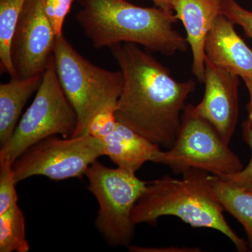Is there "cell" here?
Instances as JSON below:
<instances>
[{
    "label": "cell",
    "mask_w": 252,
    "mask_h": 252,
    "mask_svg": "<svg viewBox=\"0 0 252 252\" xmlns=\"http://www.w3.org/2000/svg\"><path fill=\"white\" fill-rule=\"evenodd\" d=\"M110 50L124 76L116 107L118 122L160 147L171 148L195 81L176 80L137 44L122 43Z\"/></svg>",
    "instance_id": "cell-1"
},
{
    "label": "cell",
    "mask_w": 252,
    "mask_h": 252,
    "mask_svg": "<svg viewBox=\"0 0 252 252\" xmlns=\"http://www.w3.org/2000/svg\"><path fill=\"white\" fill-rule=\"evenodd\" d=\"M75 18L96 49L132 43L171 56L187 51V38L175 28L174 11L142 7L126 0H75Z\"/></svg>",
    "instance_id": "cell-2"
},
{
    "label": "cell",
    "mask_w": 252,
    "mask_h": 252,
    "mask_svg": "<svg viewBox=\"0 0 252 252\" xmlns=\"http://www.w3.org/2000/svg\"><path fill=\"white\" fill-rule=\"evenodd\" d=\"M208 172L190 169L183 178L169 175L147 182L132 209L133 224L155 225L160 217L173 216L193 228H211L229 239L238 252H248V242L239 237L225 220Z\"/></svg>",
    "instance_id": "cell-3"
},
{
    "label": "cell",
    "mask_w": 252,
    "mask_h": 252,
    "mask_svg": "<svg viewBox=\"0 0 252 252\" xmlns=\"http://www.w3.org/2000/svg\"><path fill=\"white\" fill-rule=\"evenodd\" d=\"M53 57L61 86L77 114L73 137L85 135L96 114L117 103L124 76L121 70H109L86 59L64 34L56 37Z\"/></svg>",
    "instance_id": "cell-4"
},
{
    "label": "cell",
    "mask_w": 252,
    "mask_h": 252,
    "mask_svg": "<svg viewBox=\"0 0 252 252\" xmlns=\"http://www.w3.org/2000/svg\"><path fill=\"white\" fill-rule=\"evenodd\" d=\"M85 176L89 190L98 203L94 224L99 234L111 246H130L135 235L132 209L147 182L135 173L111 168L97 160L87 169Z\"/></svg>",
    "instance_id": "cell-5"
},
{
    "label": "cell",
    "mask_w": 252,
    "mask_h": 252,
    "mask_svg": "<svg viewBox=\"0 0 252 252\" xmlns=\"http://www.w3.org/2000/svg\"><path fill=\"white\" fill-rule=\"evenodd\" d=\"M77 124V113L61 86L52 56L31 105L20 119L8 143L0 149V154L14 163L39 141L58 135L73 137Z\"/></svg>",
    "instance_id": "cell-6"
},
{
    "label": "cell",
    "mask_w": 252,
    "mask_h": 252,
    "mask_svg": "<svg viewBox=\"0 0 252 252\" xmlns=\"http://www.w3.org/2000/svg\"><path fill=\"white\" fill-rule=\"evenodd\" d=\"M158 163L176 174L198 169L216 176L231 175L243 165L220 133L207 121L187 105L178 135L171 148L162 151Z\"/></svg>",
    "instance_id": "cell-7"
},
{
    "label": "cell",
    "mask_w": 252,
    "mask_h": 252,
    "mask_svg": "<svg viewBox=\"0 0 252 252\" xmlns=\"http://www.w3.org/2000/svg\"><path fill=\"white\" fill-rule=\"evenodd\" d=\"M102 156V142L90 134L63 139L51 136L28 148L15 160L13 169L17 183L34 176L52 180L82 178Z\"/></svg>",
    "instance_id": "cell-8"
},
{
    "label": "cell",
    "mask_w": 252,
    "mask_h": 252,
    "mask_svg": "<svg viewBox=\"0 0 252 252\" xmlns=\"http://www.w3.org/2000/svg\"><path fill=\"white\" fill-rule=\"evenodd\" d=\"M56 37L43 0H26L11 42L16 77L43 74L53 56Z\"/></svg>",
    "instance_id": "cell-9"
},
{
    "label": "cell",
    "mask_w": 252,
    "mask_h": 252,
    "mask_svg": "<svg viewBox=\"0 0 252 252\" xmlns=\"http://www.w3.org/2000/svg\"><path fill=\"white\" fill-rule=\"evenodd\" d=\"M205 93L193 112L207 121L229 144L239 117L238 76L217 67L205 59Z\"/></svg>",
    "instance_id": "cell-10"
},
{
    "label": "cell",
    "mask_w": 252,
    "mask_h": 252,
    "mask_svg": "<svg viewBox=\"0 0 252 252\" xmlns=\"http://www.w3.org/2000/svg\"><path fill=\"white\" fill-rule=\"evenodd\" d=\"M234 26L223 15L217 16L205 40V59L243 79L252 76V50Z\"/></svg>",
    "instance_id": "cell-11"
},
{
    "label": "cell",
    "mask_w": 252,
    "mask_h": 252,
    "mask_svg": "<svg viewBox=\"0 0 252 252\" xmlns=\"http://www.w3.org/2000/svg\"><path fill=\"white\" fill-rule=\"evenodd\" d=\"M221 0H171L172 9L183 23L193 55L192 71L203 83L205 69V40L217 16Z\"/></svg>",
    "instance_id": "cell-12"
},
{
    "label": "cell",
    "mask_w": 252,
    "mask_h": 252,
    "mask_svg": "<svg viewBox=\"0 0 252 252\" xmlns=\"http://www.w3.org/2000/svg\"><path fill=\"white\" fill-rule=\"evenodd\" d=\"M101 142L104 156L117 167L132 173L145 162L158 163L162 152L160 146L119 122L114 132Z\"/></svg>",
    "instance_id": "cell-13"
},
{
    "label": "cell",
    "mask_w": 252,
    "mask_h": 252,
    "mask_svg": "<svg viewBox=\"0 0 252 252\" xmlns=\"http://www.w3.org/2000/svg\"><path fill=\"white\" fill-rule=\"evenodd\" d=\"M42 75L13 77L0 84V147L6 145L12 137L23 107L37 91Z\"/></svg>",
    "instance_id": "cell-14"
},
{
    "label": "cell",
    "mask_w": 252,
    "mask_h": 252,
    "mask_svg": "<svg viewBox=\"0 0 252 252\" xmlns=\"http://www.w3.org/2000/svg\"><path fill=\"white\" fill-rule=\"evenodd\" d=\"M209 180L225 211L243 225L248 238L249 249L252 251V193L219 176L210 175Z\"/></svg>",
    "instance_id": "cell-15"
},
{
    "label": "cell",
    "mask_w": 252,
    "mask_h": 252,
    "mask_svg": "<svg viewBox=\"0 0 252 252\" xmlns=\"http://www.w3.org/2000/svg\"><path fill=\"white\" fill-rule=\"evenodd\" d=\"M26 0H0V70L16 77L11 61V42Z\"/></svg>",
    "instance_id": "cell-16"
},
{
    "label": "cell",
    "mask_w": 252,
    "mask_h": 252,
    "mask_svg": "<svg viewBox=\"0 0 252 252\" xmlns=\"http://www.w3.org/2000/svg\"><path fill=\"white\" fill-rule=\"evenodd\" d=\"M26 220L18 204L0 214V252H28Z\"/></svg>",
    "instance_id": "cell-17"
},
{
    "label": "cell",
    "mask_w": 252,
    "mask_h": 252,
    "mask_svg": "<svg viewBox=\"0 0 252 252\" xmlns=\"http://www.w3.org/2000/svg\"><path fill=\"white\" fill-rule=\"evenodd\" d=\"M13 162L0 154V214L18 204V195Z\"/></svg>",
    "instance_id": "cell-18"
},
{
    "label": "cell",
    "mask_w": 252,
    "mask_h": 252,
    "mask_svg": "<svg viewBox=\"0 0 252 252\" xmlns=\"http://www.w3.org/2000/svg\"><path fill=\"white\" fill-rule=\"evenodd\" d=\"M116 107L117 104H109L96 114L89 126L88 133L100 141L111 135L119 122L116 117Z\"/></svg>",
    "instance_id": "cell-19"
},
{
    "label": "cell",
    "mask_w": 252,
    "mask_h": 252,
    "mask_svg": "<svg viewBox=\"0 0 252 252\" xmlns=\"http://www.w3.org/2000/svg\"><path fill=\"white\" fill-rule=\"evenodd\" d=\"M220 14L240 26L246 36L252 39V11L245 9L235 0H221Z\"/></svg>",
    "instance_id": "cell-20"
},
{
    "label": "cell",
    "mask_w": 252,
    "mask_h": 252,
    "mask_svg": "<svg viewBox=\"0 0 252 252\" xmlns=\"http://www.w3.org/2000/svg\"><path fill=\"white\" fill-rule=\"evenodd\" d=\"M242 133L244 141L251 149V159L248 165L240 171L231 175L220 176V177L252 193V127L245 121L242 124Z\"/></svg>",
    "instance_id": "cell-21"
},
{
    "label": "cell",
    "mask_w": 252,
    "mask_h": 252,
    "mask_svg": "<svg viewBox=\"0 0 252 252\" xmlns=\"http://www.w3.org/2000/svg\"><path fill=\"white\" fill-rule=\"evenodd\" d=\"M75 0H43L44 11L52 25L55 34H63V26Z\"/></svg>",
    "instance_id": "cell-22"
},
{
    "label": "cell",
    "mask_w": 252,
    "mask_h": 252,
    "mask_svg": "<svg viewBox=\"0 0 252 252\" xmlns=\"http://www.w3.org/2000/svg\"><path fill=\"white\" fill-rule=\"evenodd\" d=\"M245 86L248 89L249 95H250V100L248 105H247V111L248 113V117L247 118L245 122L248 123V125L252 127V76L243 78Z\"/></svg>",
    "instance_id": "cell-23"
},
{
    "label": "cell",
    "mask_w": 252,
    "mask_h": 252,
    "mask_svg": "<svg viewBox=\"0 0 252 252\" xmlns=\"http://www.w3.org/2000/svg\"><path fill=\"white\" fill-rule=\"evenodd\" d=\"M154 6L166 11H173L172 9L171 0H153Z\"/></svg>",
    "instance_id": "cell-24"
}]
</instances>
